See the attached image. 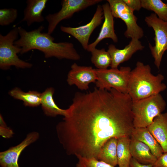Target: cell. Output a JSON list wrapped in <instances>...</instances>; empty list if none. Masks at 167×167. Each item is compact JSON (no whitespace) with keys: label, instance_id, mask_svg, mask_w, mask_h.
Instances as JSON below:
<instances>
[{"label":"cell","instance_id":"obj_1","mask_svg":"<svg viewBox=\"0 0 167 167\" xmlns=\"http://www.w3.org/2000/svg\"><path fill=\"white\" fill-rule=\"evenodd\" d=\"M132 100L128 94L97 87L75 94L63 120L56 126L60 143L68 155L97 159L112 138L130 136L134 129Z\"/></svg>","mask_w":167,"mask_h":167},{"label":"cell","instance_id":"obj_2","mask_svg":"<svg viewBox=\"0 0 167 167\" xmlns=\"http://www.w3.org/2000/svg\"><path fill=\"white\" fill-rule=\"evenodd\" d=\"M18 28L19 38L14 44L20 48L21 54L32 49H37L42 52L46 58L54 57L58 59H66L78 60L79 54L73 44L64 42L56 43L54 38L47 32H42L44 26L28 31L21 27Z\"/></svg>","mask_w":167,"mask_h":167},{"label":"cell","instance_id":"obj_3","mask_svg":"<svg viewBox=\"0 0 167 167\" xmlns=\"http://www.w3.org/2000/svg\"><path fill=\"white\" fill-rule=\"evenodd\" d=\"M164 79L161 74L153 75L149 65L138 61L130 72L128 94L132 101H135L160 93L167 88L162 82Z\"/></svg>","mask_w":167,"mask_h":167},{"label":"cell","instance_id":"obj_4","mask_svg":"<svg viewBox=\"0 0 167 167\" xmlns=\"http://www.w3.org/2000/svg\"><path fill=\"white\" fill-rule=\"evenodd\" d=\"M166 106V102L160 93L132 101L134 128H147L156 117L162 113Z\"/></svg>","mask_w":167,"mask_h":167},{"label":"cell","instance_id":"obj_5","mask_svg":"<svg viewBox=\"0 0 167 167\" xmlns=\"http://www.w3.org/2000/svg\"><path fill=\"white\" fill-rule=\"evenodd\" d=\"M18 27L11 30L6 35L0 34V68L9 69L12 66L18 68H29L32 64L20 59L17 54L21 52L20 48L14 44L19 36Z\"/></svg>","mask_w":167,"mask_h":167},{"label":"cell","instance_id":"obj_6","mask_svg":"<svg viewBox=\"0 0 167 167\" xmlns=\"http://www.w3.org/2000/svg\"><path fill=\"white\" fill-rule=\"evenodd\" d=\"M97 88L109 90L113 88L124 94H128V87L131 68L128 66L104 70L96 69Z\"/></svg>","mask_w":167,"mask_h":167},{"label":"cell","instance_id":"obj_7","mask_svg":"<svg viewBox=\"0 0 167 167\" xmlns=\"http://www.w3.org/2000/svg\"><path fill=\"white\" fill-rule=\"evenodd\" d=\"M145 21L155 32V45L152 46L149 43V46L154 58V64L159 69L162 56L167 50V22L158 18L154 13L146 16Z\"/></svg>","mask_w":167,"mask_h":167},{"label":"cell","instance_id":"obj_8","mask_svg":"<svg viewBox=\"0 0 167 167\" xmlns=\"http://www.w3.org/2000/svg\"><path fill=\"white\" fill-rule=\"evenodd\" d=\"M114 18L122 19L126 26L124 33L127 38L139 40L143 36V31L137 23V18L134 11L129 7L123 0H108Z\"/></svg>","mask_w":167,"mask_h":167},{"label":"cell","instance_id":"obj_9","mask_svg":"<svg viewBox=\"0 0 167 167\" xmlns=\"http://www.w3.org/2000/svg\"><path fill=\"white\" fill-rule=\"evenodd\" d=\"M101 0H63L62 8L58 12L49 14L45 17L48 22L47 33L51 34L62 20L71 17L75 12L101 2Z\"/></svg>","mask_w":167,"mask_h":167},{"label":"cell","instance_id":"obj_10","mask_svg":"<svg viewBox=\"0 0 167 167\" xmlns=\"http://www.w3.org/2000/svg\"><path fill=\"white\" fill-rule=\"evenodd\" d=\"M104 18L102 6L98 5L92 19L85 25L76 27L61 26L60 30L71 35L80 43L83 48L87 50L90 36L94 30L99 26Z\"/></svg>","mask_w":167,"mask_h":167},{"label":"cell","instance_id":"obj_11","mask_svg":"<svg viewBox=\"0 0 167 167\" xmlns=\"http://www.w3.org/2000/svg\"><path fill=\"white\" fill-rule=\"evenodd\" d=\"M97 79L96 69L90 66L78 65L74 63L67 75V82L71 86L76 85L81 90H87L91 83H95Z\"/></svg>","mask_w":167,"mask_h":167},{"label":"cell","instance_id":"obj_12","mask_svg":"<svg viewBox=\"0 0 167 167\" xmlns=\"http://www.w3.org/2000/svg\"><path fill=\"white\" fill-rule=\"evenodd\" d=\"M38 132L34 131L27 134L25 139L18 145L0 153L1 167H19L18 161L23 150L39 138Z\"/></svg>","mask_w":167,"mask_h":167},{"label":"cell","instance_id":"obj_13","mask_svg":"<svg viewBox=\"0 0 167 167\" xmlns=\"http://www.w3.org/2000/svg\"><path fill=\"white\" fill-rule=\"evenodd\" d=\"M144 48L139 40L136 39H131L129 44L122 49H118L113 45H109L107 51L111 58V68H118L121 63L128 60L135 53Z\"/></svg>","mask_w":167,"mask_h":167},{"label":"cell","instance_id":"obj_14","mask_svg":"<svg viewBox=\"0 0 167 167\" xmlns=\"http://www.w3.org/2000/svg\"><path fill=\"white\" fill-rule=\"evenodd\" d=\"M102 6L104 20L98 37L93 42L88 45L87 50L88 52H91L96 48L97 44L104 39H111L114 42L118 41V37L114 30V17L109 4L106 3L102 5Z\"/></svg>","mask_w":167,"mask_h":167},{"label":"cell","instance_id":"obj_15","mask_svg":"<svg viewBox=\"0 0 167 167\" xmlns=\"http://www.w3.org/2000/svg\"><path fill=\"white\" fill-rule=\"evenodd\" d=\"M48 1V0H27L26 6L23 11L24 17L20 23L25 22L30 26L34 23L44 21L42 13Z\"/></svg>","mask_w":167,"mask_h":167},{"label":"cell","instance_id":"obj_16","mask_svg":"<svg viewBox=\"0 0 167 167\" xmlns=\"http://www.w3.org/2000/svg\"><path fill=\"white\" fill-rule=\"evenodd\" d=\"M147 128L161 147L167 152V113L156 117Z\"/></svg>","mask_w":167,"mask_h":167},{"label":"cell","instance_id":"obj_17","mask_svg":"<svg viewBox=\"0 0 167 167\" xmlns=\"http://www.w3.org/2000/svg\"><path fill=\"white\" fill-rule=\"evenodd\" d=\"M130 149L132 157L141 164L153 165L157 159L149 147L139 141L131 138Z\"/></svg>","mask_w":167,"mask_h":167},{"label":"cell","instance_id":"obj_18","mask_svg":"<svg viewBox=\"0 0 167 167\" xmlns=\"http://www.w3.org/2000/svg\"><path fill=\"white\" fill-rule=\"evenodd\" d=\"M131 138L145 144L149 147L152 153L157 158L164 153L161 147L147 128H134Z\"/></svg>","mask_w":167,"mask_h":167},{"label":"cell","instance_id":"obj_19","mask_svg":"<svg viewBox=\"0 0 167 167\" xmlns=\"http://www.w3.org/2000/svg\"><path fill=\"white\" fill-rule=\"evenodd\" d=\"M54 90L53 88H47L41 94V105L45 115L50 117H56L58 115L65 116L66 109L59 108L56 104L53 96Z\"/></svg>","mask_w":167,"mask_h":167},{"label":"cell","instance_id":"obj_20","mask_svg":"<svg viewBox=\"0 0 167 167\" xmlns=\"http://www.w3.org/2000/svg\"><path fill=\"white\" fill-rule=\"evenodd\" d=\"M118 139L115 138H112L108 140L101 147L97 159L114 167L118 165Z\"/></svg>","mask_w":167,"mask_h":167},{"label":"cell","instance_id":"obj_21","mask_svg":"<svg viewBox=\"0 0 167 167\" xmlns=\"http://www.w3.org/2000/svg\"><path fill=\"white\" fill-rule=\"evenodd\" d=\"M41 94L34 91L25 92L17 87L9 92V95L14 98L22 101L25 106L32 107L41 105Z\"/></svg>","mask_w":167,"mask_h":167},{"label":"cell","instance_id":"obj_22","mask_svg":"<svg viewBox=\"0 0 167 167\" xmlns=\"http://www.w3.org/2000/svg\"><path fill=\"white\" fill-rule=\"evenodd\" d=\"M130 136H124L118 139L117 156L118 167H129L132 156L130 145Z\"/></svg>","mask_w":167,"mask_h":167},{"label":"cell","instance_id":"obj_23","mask_svg":"<svg viewBox=\"0 0 167 167\" xmlns=\"http://www.w3.org/2000/svg\"><path fill=\"white\" fill-rule=\"evenodd\" d=\"M142 7L154 12L158 18L167 22V3L161 0H141Z\"/></svg>","mask_w":167,"mask_h":167},{"label":"cell","instance_id":"obj_24","mask_svg":"<svg viewBox=\"0 0 167 167\" xmlns=\"http://www.w3.org/2000/svg\"><path fill=\"white\" fill-rule=\"evenodd\" d=\"M92 62L97 69L104 70L107 69L111 64V59L109 54L104 48L101 49L96 48L91 52Z\"/></svg>","mask_w":167,"mask_h":167},{"label":"cell","instance_id":"obj_25","mask_svg":"<svg viewBox=\"0 0 167 167\" xmlns=\"http://www.w3.org/2000/svg\"><path fill=\"white\" fill-rule=\"evenodd\" d=\"M18 11L14 8L0 9V25L7 26L13 23L18 16Z\"/></svg>","mask_w":167,"mask_h":167},{"label":"cell","instance_id":"obj_26","mask_svg":"<svg viewBox=\"0 0 167 167\" xmlns=\"http://www.w3.org/2000/svg\"><path fill=\"white\" fill-rule=\"evenodd\" d=\"M78 161L76 167H114L103 161L94 158L76 156Z\"/></svg>","mask_w":167,"mask_h":167},{"label":"cell","instance_id":"obj_27","mask_svg":"<svg viewBox=\"0 0 167 167\" xmlns=\"http://www.w3.org/2000/svg\"><path fill=\"white\" fill-rule=\"evenodd\" d=\"M127 6L134 11H139L142 7L140 0H123Z\"/></svg>","mask_w":167,"mask_h":167},{"label":"cell","instance_id":"obj_28","mask_svg":"<svg viewBox=\"0 0 167 167\" xmlns=\"http://www.w3.org/2000/svg\"><path fill=\"white\" fill-rule=\"evenodd\" d=\"M153 167H167V152H164L157 158Z\"/></svg>","mask_w":167,"mask_h":167},{"label":"cell","instance_id":"obj_29","mask_svg":"<svg viewBox=\"0 0 167 167\" xmlns=\"http://www.w3.org/2000/svg\"><path fill=\"white\" fill-rule=\"evenodd\" d=\"M14 134L13 131L8 127L6 124L0 125V135L4 138H9Z\"/></svg>","mask_w":167,"mask_h":167},{"label":"cell","instance_id":"obj_30","mask_svg":"<svg viewBox=\"0 0 167 167\" xmlns=\"http://www.w3.org/2000/svg\"><path fill=\"white\" fill-rule=\"evenodd\" d=\"M130 167H152L153 165L151 164L145 165L141 164L135 159L132 157L130 164Z\"/></svg>","mask_w":167,"mask_h":167},{"label":"cell","instance_id":"obj_31","mask_svg":"<svg viewBox=\"0 0 167 167\" xmlns=\"http://www.w3.org/2000/svg\"><path fill=\"white\" fill-rule=\"evenodd\" d=\"M129 167H130V166H129Z\"/></svg>","mask_w":167,"mask_h":167},{"label":"cell","instance_id":"obj_32","mask_svg":"<svg viewBox=\"0 0 167 167\" xmlns=\"http://www.w3.org/2000/svg\"></svg>","mask_w":167,"mask_h":167}]
</instances>
